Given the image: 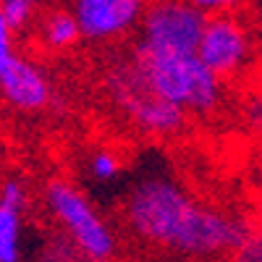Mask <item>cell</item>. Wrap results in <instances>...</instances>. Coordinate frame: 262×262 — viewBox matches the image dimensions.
I'll list each match as a JSON object with an SVG mask.
<instances>
[{
	"label": "cell",
	"instance_id": "6da1fadb",
	"mask_svg": "<svg viewBox=\"0 0 262 262\" xmlns=\"http://www.w3.org/2000/svg\"><path fill=\"white\" fill-rule=\"evenodd\" d=\"M128 233L142 244L191 259L231 254L252 231L244 215L202 202L170 176H144L123 202Z\"/></svg>",
	"mask_w": 262,
	"mask_h": 262
},
{
	"label": "cell",
	"instance_id": "7a4b0ae2",
	"mask_svg": "<svg viewBox=\"0 0 262 262\" xmlns=\"http://www.w3.org/2000/svg\"><path fill=\"white\" fill-rule=\"evenodd\" d=\"M131 58L152 90L186 116H212L223 105V81L196 58V53H147L134 48Z\"/></svg>",
	"mask_w": 262,
	"mask_h": 262
},
{
	"label": "cell",
	"instance_id": "3957f363",
	"mask_svg": "<svg viewBox=\"0 0 262 262\" xmlns=\"http://www.w3.org/2000/svg\"><path fill=\"white\" fill-rule=\"evenodd\" d=\"M102 84L111 105L139 134L155 137V139H170L186 128L189 116L152 90L144 74L139 71L137 60L131 58V53L107 66Z\"/></svg>",
	"mask_w": 262,
	"mask_h": 262
},
{
	"label": "cell",
	"instance_id": "277c9868",
	"mask_svg": "<svg viewBox=\"0 0 262 262\" xmlns=\"http://www.w3.org/2000/svg\"><path fill=\"white\" fill-rule=\"evenodd\" d=\"M45 207L58 231L90 262H111L118 254V236L102 217L95 202L69 179H50L45 184Z\"/></svg>",
	"mask_w": 262,
	"mask_h": 262
},
{
	"label": "cell",
	"instance_id": "5b68a950",
	"mask_svg": "<svg viewBox=\"0 0 262 262\" xmlns=\"http://www.w3.org/2000/svg\"><path fill=\"white\" fill-rule=\"evenodd\" d=\"M205 18L189 0H149L142 21L137 50L147 53H194Z\"/></svg>",
	"mask_w": 262,
	"mask_h": 262
},
{
	"label": "cell",
	"instance_id": "8992f818",
	"mask_svg": "<svg viewBox=\"0 0 262 262\" xmlns=\"http://www.w3.org/2000/svg\"><path fill=\"white\" fill-rule=\"evenodd\" d=\"M194 53L221 81L238 79L254 63V37L236 13L207 16Z\"/></svg>",
	"mask_w": 262,
	"mask_h": 262
},
{
	"label": "cell",
	"instance_id": "52a82bcc",
	"mask_svg": "<svg viewBox=\"0 0 262 262\" xmlns=\"http://www.w3.org/2000/svg\"><path fill=\"white\" fill-rule=\"evenodd\" d=\"M69 8L84 39L116 42L139 27L147 0H71Z\"/></svg>",
	"mask_w": 262,
	"mask_h": 262
},
{
	"label": "cell",
	"instance_id": "ba28073f",
	"mask_svg": "<svg viewBox=\"0 0 262 262\" xmlns=\"http://www.w3.org/2000/svg\"><path fill=\"white\" fill-rule=\"evenodd\" d=\"M0 97L16 113L37 116V113H45L53 105L55 90L45 66L29 55L16 53L13 60L8 63V69L3 71V76H0Z\"/></svg>",
	"mask_w": 262,
	"mask_h": 262
},
{
	"label": "cell",
	"instance_id": "9c48e42d",
	"mask_svg": "<svg viewBox=\"0 0 262 262\" xmlns=\"http://www.w3.org/2000/svg\"><path fill=\"white\" fill-rule=\"evenodd\" d=\"M29 186L18 176L0 181V262H24Z\"/></svg>",
	"mask_w": 262,
	"mask_h": 262
},
{
	"label": "cell",
	"instance_id": "30bf717a",
	"mask_svg": "<svg viewBox=\"0 0 262 262\" xmlns=\"http://www.w3.org/2000/svg\"><path fill=\"white\" fill-rule=\"evenodd\" d=\"M37 34H39V45L48 53H69L74 50L81 37L79 21L71 13V8H50L39 16L37 21Z\"/></svg>",
	"mask_w": 262,
	"mask_h": 262
},
{
	"label": "cell",
	"instance_id": "8fae6325",
	"mask_svg": "<svg viewBox=\"0 0 262 262\" xmlns=\"http://www.w3.org/2000/svg\"><path fill=\"white\" fill-rule=\"evenodd\" d=\"M121 170H123V160L111 147H100V149L90 152V158H86V173H90L97 184L116 181L121 176Z\"/></svg>",
	"mask_w": 262,
	"mask_h": 262
},
{
	"label": "cell",
	"instance_id": "7c38bea8",
	"mask_svg": "<svg viewBox=\"0 0 262 262\" xmlns=\"http://www.w3.org/2000/svg\"><path fill=\"white\" fill-rule=\"evenodd\" d=\"M39 3L42 0H0V13H3V18L8 21V27L16 34H21L32 24H37Z\"/></svg>",
	"mask_w": 262,
	"mask_h": 262
},
{
	"label": "cell",
	"instance_id": "4fadbf2b",
	"mask_svg": "<svg viewBox=\"0 0 262 262\" xmlns=\"http://www.w3.org/2000/svg\"><path fill=\"white\" fill-rule=\"evenodd\" d=\"M231 262H262V223L252 226L249 236L231 252Z\"/></svg>",
	"mask_w": 262,
	"mask_h": 262
},
{
	"label": "cell",
	"instance_id": "5bb4252c",
	"mask_svg": "<svg viewBox=\"0 0 262 262\" xmlns=\"http://www.w3.org/2000/svg\"><path fill=\"white\" fill-rule=\"evenodd\" d=\"M16 55V32L8 27V21L0 13V76L8 69V63Z\"/></svg>",
	"mask_w": 262,
	"mask_h": 262
},
{
	"label": "cell",
	"instance_id": "9a60e30c",
	"mask_svg": "<svg viewBox=\"0 0 262 262\" xmlns=\"http://www.w3.org/2000/svg\"><path fill=\"white\" fill-rule=\"evenodd\" d=\"M189 3L202 16H223V13H236L242 0H189Z\"/></svg>",
	"mask_w": 262,
	"mask_h": 262
},
{
	"label": "cell",
	"instance_id": "2e32d148",
	"mask_svg": "<svg viewBox=\"0 0 262 262\" xmlns=\"http://www.w3.org/2000/svg\"><path fill=\"white\" fill-rule=\"evenodd\" d=\"M247 126L252 128V134L257 137V142L262 144V92L254 95L247 102Z\"/></svg>",
	"mask_w": 262,
	"mask_h": 262
},
{
	"label": "cell",
	"instance_id": "e0dca14e",
	"mask_svg": "<svg viewBox=\"0 0 262 262\" xmlns=\"http://www.w3.org/2000/svg\"><path fill=\"white\" fill-rule=\"evenodd\" d=\"M257 194H259V221L262 223V170H259V176H257Z\"/></svg>",
	"mask_w": 262,
	"mask_h": 262
},
{
	"label": "cell",
	"instance_id": "ac0fdd59",
	"mask_svg": "<svg viewBox=\"0 0 262 262\" xmlns=\"http://www.w3.org/2000/svg\"><path fill=\"white\" fill-rule=\"evenodd\" d=\"M259 29H262V8H259Z\"/></svg>",
	"mask_w": 262,
	"mask_h": 262
},
{
	"label": "cell",
	"instance_id": "d6986e66",
	"mask_svg": "<svg viewBox=\"0 0 262 262\" xmlns=\"http://www.w3.org/2000/svg\"><path fill=\"white\" fill-rule=\"evenodd\" d=\"M39 262H48V259H39Z\"/></svg>",
	"mask_w": 262,
	"mask_h": 262
}]
</instances>
